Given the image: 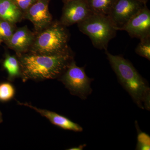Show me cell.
<instances>
[{
    "instance_id": "18",
    "label": "cell",
    "mask_w": 150,
    "mask_h": 150,
    "mask_svg": "<svg viewBox=\"0 0 150 150\" xmlns=\"http://www.w3.org/2000/svg\"><path fill=\"white\" fill-rule=\"evenodd\" d=\"M135 49V52L139 56L150 60V37L140 40Z\"/></svg>"
},
{
    "instance_id": "19",
    "label": "cell",
    "mask_w": 150,
    "mask_h": 150,
    "mask_svg": "<svg viewBox=\"0 0 150 150\" xmlns=\"http://www.w3.org/2000/svg\"><path fill=\"white\" fill-rule=\"evenodd\" d=\"M13 1L23 13L35 2V0H13Z\"/></svg>"
},
{
    "instance_id": "7",
    "label": "cell",
    "mask_w": 150,
    "mask_h": 150,
    "mask_svg": "<svg viewBox=\"0 0 150 150\" xmlns=\"http://www.w3.org/2000/svg\"><path fill=\"white\" fill-rule=\"evenodd\" d=\"M92 14L86 0H72L64 3L59 21L68 27L78 24Z\"/></svg>"
},
{
    "instance_id": "12",
    "label": "cell",
    "mask_w": 150,
    "mask_h": 150,
    "mask_svg": "<svg viewBox=\"0 0 150 150\" xmlns=\"http://www.w3.org/2000/svg\"><path fill=\"white\" fill-rule=\"evenodd\" d=\"M23 18V13L13 0H0V19L15 24Z\"/></svg>"
},
{
    "instance_id": "24",
    "label": "cell",
    "mask_w": 150,
    "mask_h": 150,
    "mask_svg": "<svg viewBox=\"0 0 150 150\" xmlns=\"http://www.w3.org/2000/svg\"><path fill=\"white\" fill-rule=\"evenodd\" d=\"M2 40H0V43H1V41Z\"/></svg>"
},
{
    "instance_id": "22",
    "label": "cell",
    "mask_w": 150,
    "mask_h": 150,
    "mask_svg": "<svg viewBox=\"0 0 150 150\" xmlns=\"http://www.w3.org/2000/svg\"><path fill=\"white\" fill-rule=\"evenodd\" d=\"M139 1L143 3V4H146L147 3L148 1L149 0H139Z\"/></svg>"
},
{
    "instance_id": "10",
    "label": "cell",
    "mask_w": 150,
    "mask_h": 150,
    "mask_svg": "<svg viewBox=\"0 0 150 150\" xmlns=\"http://www.w3.org/2000/svg\"><path fill=\"white\" fill-rule=\"evenodd\" d=\"M17 102L19 105L26 106L35 110L41 116L48 119L51 123L61 129L76 132H81L83 131L81 126L64 116L53 111L38 108L28 103H21L18 101H17Z\"/></svg>"
},
{
    "instance_id": "4",
    "label": "cell",
    "mask_w": 150,
    "mask_h": 150,
    "mask_svg": "<svg viewBox=\"0 0 150 150\" xmlns=\"http://www.w3.org/2000/svg\"><path fill=\"white\" fill-rule=\"evenodd\" d=\"M81 32L87 35L98 49L107 50L110 40L118 30L108 16L93 14L78 23Z\"/></svg>"
},
{
    "instance_id": "16",
    "label": "cell",
    "mask_w": 150,
    "mask_h": 150,
    "mask_svg": "<svg viewBox=\"0 0 150 150\" xmlns=\"http://www.w3.org/2000/svg\"><path fill=\"white\" fill-rule=\"evenodd\" d=\"M15 30L14 24L0 19V40L6 42Z\"/></svg>"
},
{
    "instance_id": "17",
    "label": "cell",
    "mask_w": 150,
    "mask_h": 150,
    "mask_svg": "<svg viewBox=\"0 0 150 150\" xmlns=\"http://www.w3.org/2000/svg\"><path fill=\"white\" fill-rule=\"evenodd\" d=\"M136 128L138 131L137 144L136 150H149L150 149V137L149 135L140 130L136 122Z\"/></svg>"
},
{
    "instance_id": "6",
    "label": "cell",
    "mask_w": 150,
    "mask_h": 150,
    "mask_svg": "<svg viewBox=\"0 0 150 150\" xmlns=\"http://www.w3.org/2000/svg\"><path fill=\"white\" fill-rule=\"evenodd\" d=\"M146 5L139 0H115L108 16L120 30Z\"/></svg>"
},
{
    "instance_id": "3",
    "label": "cell",
    "mask_w": 150,
    "mask_h": 150,
    "mask_svg": "<svg viewBox=\"0 0 150 150\" xmlns=\"http://www.w3.org/2000/svg\"><path fill=\"white\" fill-rule=\"evenodd\" d=\"M67 27L59 21L51 25L35 35L28 52L40 55H52L69 51V33Z\"/></svg>"
},
{
    "instance_id": "20",
    "label": "cell",
    "mask_w": 150,
    "mask_h": 150,
    "mask_svg": "<svg viewBox=\"0 0 150 150\" xmlns=\"http://www.w3.org/2000/svg\"><path fill=\"white\" fill-rule=\"evenodd\" d=\"M86 144L81 145L79 146L74 147L70 148L68 149L69 150H81L83 149L86 146Z\"/></svg>"
},
{
    "instance_id": "15",
    "label": "cell",
    "mask_w": 150,
    "mask_h": 150,
    "mask_svg": "<svg viewBox=\"0 0 150 150\" xmlns=\"http://www.w3.org/2000/svg\"><path fill=\"white\" fill-rule=\"evenodd\" d=\"M16 89L11 82L0 83V102H7L14 97Z\"/></svg>"
},
{
    "instance_id": "2",
    "label": "cell",
    "mask_w": 150,
    "mask_h": 150,
    "mask_svg": "<svg viewBox=\"0 0 150 150\" xmlns=\"http://www.w3.org/2000/svg\"><path fill=\"white\" fill-rule=\"evenodd\" d=\"M105 51L119 82L139 107L149 110L150 89L147 82L129 60Z\"/></svg>"
},
{
    "instance_id": "9",
    "label": "cell",
    "mask_w": 150,
    "mask_h": 150,
    "mask_svg": "<svg viewBox=\"0 0 150 150\" xmlns=\"http://www.w3.org/2000/svg\"><path fill=\"white\" fill-rule=\"evenodd\" d=\"M49 0H35L23 13V18L31 22L36 32H39L51 24L52 15L48 8Z\"/></svg>"
},
{
    "instance_id": "5",
    "label": "cell",
    "mask_w": 150,
    "mask_h": 150,
    "mask_svg": "<svg viewBox=\"0 0 150 150\" xmlns=\"http://www.w3.org/2000/svg\"><path fill=\"white\" fill-rule=\"evenodd\" d=\"M58 79L63 83L71 94L79 97L81 99H86L92 92L91 83L93 79L87 76L85 67L77 66L74 60Z\"/></svg>"
},
{
    "instance_id": "8",
    "label": "cell",
    "mask_w": 150,
    "mask_h": 150,
    "mask_svg": "<svg viewBox=\"0 0 150 150\" xmlns=\"http://www.w3.org/2000/svg\"><path fill=\"white\" fill-rule=\"evenodd\" d=\"M120 30H125L132 38L144 39L150 37V11L144 6Z\"/></svg>"
},
{
    "instance_id": "13",
    "label": "cell",
    "mask_w": 150,
    "mask_h": 150,
    "mask_svg": "<svg viewBox=\"0 0 150 150\" xmlns=\"http://www.w3.org/2000/svg\"><path fill=\"white\" fill-rule=\"evenodd\" d=\"M3 66L7 72L8 80L9 82L13 81L16 78H21V67L17 56L7 54Z\"/></svg>"
},
{
    "instance_id": "23",
    "label": "cell",
    "mask_w": 150,
    "mask_h": 150,
    "mask_svg": "<svg viewBox=\"0 0 150 150\" xmlns=\"http://www.w3.org/2000/svg\"><path fill=\"white\" fill-rule=\"evenodd\" d=\"M72 1V0H62V1L64 3L68 2L70 1Z\"/></svg>"
},
{
    "instance_id": "11",
    "label": "cell",
    "mask_w": 150,
    "mask_h": 150,
    "mask_svg": "<svg viewBox=\"0 0 150 150\" xmlns=\"http://www.w3.org/2000/svg\"><path fill=\"white\" fill-rule=\"evenodd\" d=\"M35 35L27 26H23L15 30L6 43L16 54L27 53L33 44Z\"/></svg>"
},
{
    "instance_id": "14",
    "label": "cell",
    "mask_w": 150,
    "mask_h": 150,
    "mask_svg": "<svg viewBox=\"0 0 150 150\" xmlns=\"http://www.w3.org/2000/svg\"><path fill=\"white\" fill-rule=\"evenodd\" d=\"M115 0H86L93 14L108 16Z\"/></svg>"
},
{
    "instance_id": "21",
    "label": "cell",
    "mask_w": 150,
    "mask_h": 150,
    "mask_svg": "<svg viewBox=\"0 0 150 150\" xmlns=\"http://www.w3.org/2000/svg\"><path fill=\"white\" fill-rule=\"evenodd\" d=\"M3 122V114L2 112L0 110V123H2Z\"/></svg>"
},
{
    "instance_id": "1",
    "label": "cell",
    "mask_w": 150,
    "mask_h": 150,
    "mask_svg": "<svg viewBox=\"0 0 150 150\" xmlns=\"http://www.w3.org/2000/svg\"><path fill=\"white\" fill-rule=\"evenodd\" d=\"M69 51L52 55H40L28 52L17 54L21 67L23 82L30 80L40 81L58 79L74 59Z\"/></svg>"
}]
</instances>
